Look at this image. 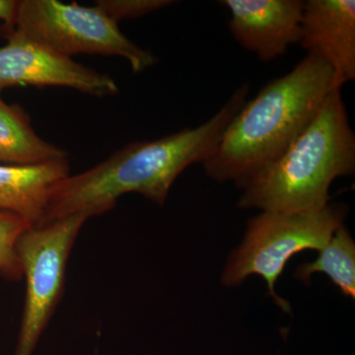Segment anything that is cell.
Returning a JSON list of instances; mask_svg holds the SVG:
<instances>
[{
	"instance_id": "obj_1",
	"label": "cell",
	"mask_w": 355,
	"mask_h": 355,
	"mask_svg": "<svg viewBox=\"0 0 355 355\" xmlns=\"http://www.w3.org/2000/svg\"><path fill=\"white\" fill-rule=\"evenodd\" d=\"M244 84L209 121L154 140L135 141L83 173L55 184L39 225L76 214L101 216L119 198L139 193L164 205L173 184L189 167L209 157L229 123L247 101ZM37 225V226H39Z\"/></svg>"
},
{
	"instance_id": "obj_2",
	"label": "cell",
	"mask_w": 355,
	"mask_h": 355,
	"mask_svg": "<svg viewBox=\"0 0 355 355\" xmlns=\"http://www.w3.org/2000/svg\"><path fill=\"white\" fill-rule=\"evenodd\" d=\"M334 89L330 67L307 53L288 73L245 102L202 163L207 176L243 190L286 153Z\"/></svg>"
},
{
	"instance_id": "obj_3",
	"label": "cell",
	"mask_w": 355,
	"mask_h": 355,
	"mask_svg": "<svg viewBox=\"0 0 355 355\" xmlns=\"http://www.w3.org/2000/svg\"><path fill=\"white\" fill-rule=\"evenodd\" d=\"M355 170V135L342 89H334L307 128L243 189L240 209L313 214L330 205L331 184Z\"/></svg>"
},
{
	"instance_id": "obj_4",
	"label": "cell",
	"mask_w": 355,
	"mask_h": 355,
	"mask_svg": "<svg viewBox=\"0 0 355 355\" xmlns=\"http://www.w3.org/2000/svg\"><path fill=\"white\" fill-rule=\"evenodd\" d=\"M349 207L330 203L313 214L263 211L248 222L244 239L233 250L222 272L221 282L233 287L251 275L265 280L268 294L284 313L291 306L275 292V284L292 257L308 250L321 251L335 231L343 225Z\"/></svg>"
},
{
	"instance_id": "obj_5",
	"label": "cell",
	"mask_w": 355,
	"mask_h": 355,
	"mask_svg": "<svg viewBox=\"0 0 355 355\" xmlns=\"http://www.w3.org/2000/svg\"><path fill=\"white\" fill-rule=\"evenodd\" d=\"M15 35L46 46L58 55H111L125 58L135 73L153 67L158 58L121 31L119 23L97 6L58 0H18L13 24L0 35Z\"/></svg>"
},
{
	"instance_id": "obj_6",
	"label": "cell",
	"mask_w": 355,
	"mask_h": 355,
	"mask_svg": "<svg viewBox=\"0 0 355 355\" xmlns=\"http://www.w3.org/2000/svg\"><path fill=\"white\" fill-rule=\"evenodd\" d=\"M90 218L76 214L20 236L17 254L26 280L24 309L15 355H33L64 291L67 261L79 231Z\"/></svg>"
},
{
	"instance_id": "obj_7",
	"label": "cell",
	"mask_w": 355,
	"mask_h": 355,
	"mask_svg": "<svg viewBox=\"0 0 355 355\" xmlns=\"http://www.w3.org/2000/svg\"><path fill=\"white\" fill-rule=\"evenodd\" d=\"M0 48V91L20 85L58 86L97 98L119 92L111 76L58 55L41 44L15 35H4Z\"/></svg>"
},
{
	"instance_id": "obj_8",
	"label": "cell",
	"mask_w": 355,
	"mask_h": 355,
	"mask_svg": "<svg viewBox=\"0 0 355 355\" xmlns=\"http://www.w3.org/2000/svg\"><path fill=\"white\" fill-rule=\"evenodd\" d=\"M219 3L230 13L233 38L261 62L277 60L300 41L302 0H221Z\"/></svg>"
},
{
	"instance_id": "obj_9",
	"label": "cell",
	"mask_w": 355,
	"mask_h": 355,
	"mask_svg": "<svg viewBox=\"0 0 355 355\" xmlns=\"http://www.w3.org/2000/svg\"><path fill=\"white\" fill-rule=\"evenodd\" d=\"M299 44L330 67L336 88L354 80V0L305 1Z\"/></svg>"
},
{
	"instance_id": "obj_10",
	"label": "cell",
	"mask_w": 355,
	"mask_h": 355,
	"mask_svg": "<svg viewBox=\"0 0 355 355\" xmlns=\"http://www.w3.org/2000/svg\"><path fill=\"white\" fill-rule=\"evenodd\" d=\"M70 175L67 159L30 165L0 164V211L39 225L55 184Z\"/></svg>"
},
{
	"instance_id": "obj_11",
	"label": "cell",
	"mask_w": 355,
	"mask_h": 355,
	"mask_svg": "<svg viewBox=\"0 0 355 355\" xmlns=\"http://www.w3.org/2000/svg\"><path fill=\"white\" fill-rule=\"evenodd\" d=\"M67 159V153L39 137L29 116L0 97V164L30 165Z\"/></svg>"
},
{
	"instance_id": "obj_12",
	"label": "cell",
	"mask_w": 355,
	"mask_h": 355,
	"mask_svg": "<svg viewBox=\"0 0 355 355\" xmlns=\"http://www.w3.org/2000/svg\"><path fill=\"white\" fill-rule=\"evenodd\" d=\"M315 273H324L343 296L355 298V243L345 225L336 229L316 260L298 266L294 277L309 284Z\"/></svg>"
},
{
	"instance_id": "obj_13",
	"label": "cell",
	"mask_w": 355,
	"mask_h": 355,
	"mask_svg": "<svg viewBox=\"0 0 355 355\" xmlns=\"http://www.w3.org/2000/svg\"><path fill=\"white\" fill-rule=\"evenodd\" d=\"M30 226L27 221L15 214L0 211V275L9 282H19L23 279L17 243Z\"/></svg>"
},
{
	"instance_id": "obj_14",
	"label": "cell",
	"mask_w": 355,
	"mask_h": 355,
	"mask_svg": "<svg viewBox=\"0 0 355 355\" xmlns=\"http://www.w3.org/2000/svg\"><path fill=\"white\" fill-rule=\"evenodd\" d=\"M175 3L172 0H98L95 6L116 23L137 19Z\"/></svg>"
},
{
	"instance_id": "obj_15",
	"label": "cell",
	"mask_w": 355,
	"mask_h": 355,
	"mask_svg": "<svg viewBox=\"0 0 355 355\" xmlns=\"http://www.w3.org/2000/svg\"><path fill=\"white\" fill-rule=\"evenodd\" d=\"M17 7L18 0H0V20L4 23L2 27L8 28L13 24Z\"/></svg>"
}]
</instances>
